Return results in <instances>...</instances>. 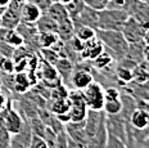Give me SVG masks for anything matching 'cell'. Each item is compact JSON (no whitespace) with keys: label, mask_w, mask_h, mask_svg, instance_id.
<instances>
[{"label":"cell","mask_w":149,"mask_h":148,"mask_svg":"<svg viewBox=\"0 0 149 148\" xmlns=\"http://www.w3.org/2000/svg\"><path fill=\"white\" fill-rule=\"evenodd\" d=\"M97 38L103 44L104 50L108 52L117 61L125 57L129 43L126 41L122 31L117 30H97Z\"/></svg>","instance_id":"obj_1"},{"label":"cell","mask_w":149,"mask_h":148,"mask_svg":"<svg viewBox=\"0 0 149 148\" xmlns=\"http://www.w3.org/2000/svg\"><path fill=\"white\" fill-rule=\"evenodd\" d=\"M130 14L123 9L105 8L98 12V30L121 31Z\"/></svg>","instance_id":"obj_2"},{"label":"cell","mask_w":149,"mask_h":148,"mask_svg":"<svg viewBox=\"0 0 149 148\" xmlns=\"http://www.w3.org/2000/svg\"><path fill=\"white\" fill-rule=\"evenodd\" d=\"M93 81H95L94 73H93L91 64H88L86 61H81L76 67H73V72L70 79V86L76 90H84Z\"/></svg>","instance_id":"obj_3"},{"label":"cell","mask_w":149,"mask_h":148,"mask_svg":"<svg viewBox=\"0 0 149 148\" xmlns=\"http://www.w3.org/2000/svg\"><path fill=\"white\" fill-rule=\"evenodd\" d=\"M23 117L18 113V111L13 107L10 101H8L7 106L0 112V124L4 126L10 135H15L21 131L23 126Z\"/></svg>","instance_id":"obj_4"},{"label":"cell","mask_w":149,"mask_h":148,"mask_svg":"<svg viewBox=\"0 0 149 148\" xmlns=\"http://www.w3.org/2000/svg\"><path fill=\"white\" fill-rule=\"evenodd\" d=\"M68 99H70V122H82L85 121L86 115H88V106L85 103V99L82 97L81 90H72L68 93Z\"/></svg>","instance_id":"obj_5"},{"label":"cell","mask_w":149,"mask_h":148,"mask_svg":"<svg viewBox=\"0 0 149 148\" xmlns=\"http://www.w3.org/2000/svg\"><path fill=\"white\" fill-rule=\"evenodd\" d=\"M82 97L89 110L103 111L104 106V88L100 82L93 81L89 86L81 90Z\"/></svg>","instance_id":"obj_6"},{"label":"cell","mask_w":149,"mask_h":148,"mask_svg":"<svg viewBox=\"0 0 149 148\" xmlns=\"http://www.w3.org/2000/svg\"><path fill=\"white\" fill-rule=\"evenodd\" d=\"M23 3L10 0V3L4 9L0 18H1V27L5 29H17V26L21 23V9Z\"/></svg>","instance_id":"obj_7"},{"label":"cell","mask_w":149,"mask_h":148,"mask_svg":"<svg viewBox=\"0 0 149 148\" xmlns=\"http://www.w3.org/2000/svg\"><path fill=\"white\" fill-rule=\"evenodd\" d=\"M121 31H122L123 36H125L126 41L129 44H132V43L143 41V36H144V32L147 30L143 27V24L136 18H134L132 16H129Z\"/></svg>","instance_id":"obj_8"},{"label":"cell","mask_w":149,"mask_h":148,"mask_svg":"<svg viewBox=\"0 0 149 148\" xmlns=\"http://www.w3.org/2000/svg\"><path fill=\"white\" fill-rule=\"evenodd\" d=\"M17 30L19 35L23 39V45L30 48L32 52H36V49H40L39 45V31H37L35 24L21 22L17 26Z\"/></svg>","instance_id":"obj_9"},{"label":"cell","mask_w":149,"mask_h":148,"mask_svg":"<svg viewBox=\"0 0 149 148\" xmlns=\"http://www.w3.org/2000/svg\"><path fill=\"white\" fill-rule=\"evenodd\" d=\"M121 88H122L123 93L132 97L138 103H149V80L144 82L131 81Z\"/></svg>","instance_id":"obj_10"},{"label":"cell","mask_w":149,"mask_h":148,"mask_svg":"<svg viewBox=\"0 0 149 148\" xmlns=\"http://www.w3.org/2000/svg\"><path fill=\"white\" fill-rule=\"evenodd\" d=\"M105 128L108 134L120 138L126 143V121L120 115H105Z\"/></svg>","instance_id":"obj_11"},{"label":"cell","mask_w":149,"mask_h":148,"mask_svg":"<svg viewBox=\"0 0 149 148\" xmlns=\"http://www.w3.org/2000/svg\"><path fill=\"white\" fill-rule=\"evenodd\" d=\"M103 50H104L103 44H102L100 40L95 36V38L84 41L82 49H81V52H80V59L86 61V62H91V61L95 59Z\"/></svg>","instance_id":"obj_12"},{"label":"cell","mask_w":149,"mask_h":148,"mask_svg":"<svg viewBox=\"0 0 149 148\" xmlns=\"http://www.w3.org/2000/svg\"><path fill=\"white\" fill-rule=\"evenodd\" d=\"M127 124L130 126H132L134 129L138 130H145L149 129V112L148 110H145L143 106H139L132 111L131 115H130L129 120H127Z\"/></svg>","instance_id":"obj_13"},{"label":"cell","mask_w":149,"mask_h":148,"mask_svg":"<svg viewBox=\"0 0 149 148\" xmlns=\"http://www.w3.org/2000/svg\"><path fill=\"white\" fill-rule=\"evenodd\" d=\"M98 12L95 9L85 5V8L81 10L74 20H72L73 26H79V24H85V26H90L93 29L98 30Z\"/></svg>","instance_id":"obj_14"},{"label":"cell","mask_w":149,"mask_h":148,"mask_svg":"<svg viewBox=\"0 0 149 148\" xmlns=\"http://www.w3.org/2000/svg\"><path fill=\"white\" fill-rule=\"evenodd\" d=\"M40 72H41V76H42V80H44L45 85H48L49 88H55V86L61 85L62 84V80L58 75L57 70L53 64L48 63L46 61L42 59L41 62V68H40Z\"/></svg>","instance_id":"obj_15"},{"label":"cell","mask_w":149,"mask_h":148,"mask_svg":"<svg viewBox=\"0 0 149 148\" xmlns=\"http://www.w3.org/2000/svg\"><path fill=\"white\" fill-rule=\"evenodd\" d=\"M41 10L33 4L32 1L27 0L23 3L22 9H21V22L35 24L40 17H41Z\"/></svg>","instance_id":"obj_16"},{"label":"cell","mask_w":149,"mask_h":148,"mask_svg":"<svg viewBox=\"0 0 149 148\" xmlns=\"http://www.w3.org/2000/svg\"><path fill=\"white\" fill-rule=\"evenodd\" d=\"M54 67H55V70H57L61 80H62V84H68V86H70V79H71V75H72V72H73L74 64L71 62L68 58L61 57L59 59L55 62Z\"/></svg>","instance_id":"obj_17"},{"label":"cell","mask_w":149,"mask_h":148,"mask_svg":"<svg viewBox=\"0 0 149 148\" xmlns=\"http://www.w3.org/2000/svg\"><path fill=\"white\" fill-rule=\"evenodd\" d=\"M0 41L5 43V44L14 47V48L23 45L22 36L19 35V32L15 29H5V27H1L0 29Z\"/></svg>","instance_id":"obj_18"},{"label":"cell","mask_w":149,"mask_h":148,"mask_svg":"<svg viewBox=\"0 0 149 148\" xmlns=\"http://www.w3.org/2000/svg\"><path fill=\"white\" fill-rule=\"evenodd\" d=\"M46 13L54 20V22L57 23V26L59 23H63V22H66V21L71 20L70 16H68L67 9H66V5L61 4V3L53 1V4L50 5V8L48 9Z\"/></svg>","instance_id":"obj_19"},{"label":"cell","mask_w":149,"mask_h":148,"mask_svg":"<svg viewBox=\"0 0 149 148\" xmlns=\"http://www.w3.org/2000/svg\"><path fill=\"white\" fill-rule=\"evenodd\" d=\"M13 90L15 93H19V94H23V93H27V90L32 86V80L29 77L26 72H17L15 75L13 76Z\"/></svg>","instance_id":"obj_20"},{"label":"cell","mask_w":149,"mask_h":148,"mask_svg":"<svg viewBox=\"0 0 149 148\" xmlns=\"http://www.w3.org/2000/svg\"><path fill=\"white\" fill-rule=\"evenodd\" d=\"M36 29L39 32H57V23L54 22V20L49 16L48 13H42L41 17L37 20V22L35 23Z\"/></svg>","instance_id":"obj_21"},{"label":"cell","mask_w":149,"mask_h":148,"mask_svg":"<svg viewBox=\"0 0 149 148\" xmlns=\"http://www.w3.org/2000/svg\"><path fill=\"white\" fill-rule=\"evenodd\" d=\"M147 80H149V62L141 61L132 70V81L144 82Z\"/></svg>","instance_id":"obj_22"},{"label":"cell","mask_w":149,"mask_h":148,"mask_svg":"<svg viewBox=\"0 0 149 148\" xmlns=\"http://www.w3.org/2000/svg\"><path fill=\"white\" fill-rule=\"evenodd\" d=\"M57 35L59 40L62 41H68L71 40L74 36V26H73V22L71 20L66 21L63 23H59L57 27Z\"/></svg>","instance_id":"obj_23"},{"label":"cell","mask_w":149,"mask_h":148,"mask_svg":"<svg viewBox=\"0 0 149 148\" xmlns=\"http://www.w3.org/2000/svg\"><path fill=\"white\" fill-rule=\"evenodd\" d=\"M74 36L81 41H86L97 36V30L85 24H79V26H74Z\"/></svg>","instance_id":"obj_24"},{"label":"cell","mask_w":149,"mask_h":148,"mask_svg":"<svg viewBox=\"0 0 149 148\" xmlns=\"http://www.w3.org/2000/svg\"><path fill=\"white\" fill-rule=\"evenodd\" d=\"M59 41L57 32H39V45L41 48H52Z\"/></svg>","instance_id":"obj_25"},{"label":"cell","mask_w":149,"mask_h":148,"mask_svg":"<svg viewBox=\"0 0 149 148\" xmlns=\"http://www.w3.org/2000/svg\"><path fill=\"white\" fill-rule=\"evenodd\" d=\"M122 110V99H112V101H104L103 112L105 115H118Z\"/></svg>","instance_id":"obj_26"},{"label":"cell","mask_w":149,"mask_h":148,"mask_svg":"<svg viewBox=\"0 0 149 148\" xmlns=\"http://www.w3.org/2000/svg\"><path fill=\"white\" fill-rule=\"evenodd\" d=\"M85 5L86 4L84 3V0H71L68 4H66V9L68 12V16H70L71 21L74 20L81 13V10L85 8Z\"/></svg>","instance_id":"obj_27"},{"label":"cell","mask_w":149,"mask_h":148,"mask_svg":"<svg viewBox=\"0 0 149 148\" xmlns=\"http://www.w3.org/2000/svg\"><path fill=\"white\" fill-rule=\"evenodd\" d=\"M0 73H4V75L15 73L13 58L5 57V55H0Z\"/></svg>","instance_id":"obj_28"},{"label":"cell","mask_w":149,"mask_h":148,"mask_svg":"<svg viewBox=\"0 0 149 148\" xmlns=\"http://www.w3.org/2000/svg\"><path fill=\"white\" fill-rule=\"evenodd\" d=\"M30 148H50L48 144V142L45 140L44 137H40V135L32 134L30 142Z\"/></svg>","instance_id":"obj_29"},{"label":"cell","mask_w":149,"mask_h":148,"mask_svg":"<svg viewBox=\"0 0 149 148\" xmlns=\"http://www.w3.org/2000/svg\"><path fill=\"white\" fill-rule=\"evenodd\" d=\"M105 148H127V146H126L125 142L121 140L120 138L114 137V135L108 134L107 144H105Z\"/></svg>","instance_id":"obj_30"},{"label":"cell","mask_w":149,"mask_h":148,"mask_svg":"<svg viewBox=\"0 0 149 148\" xmlns=\"http://www.w3.org/2000/svg\"><path fill=\"white\" fill-rule=\"evenodd\" d=\"M54 148H68V135L66 130H61L57 133Z\"/></svg>","instance_id":"obj_31"},{"label":"cell","mask_w":149,"mask_h":148,"mask_svg":"<svg viewBox=\"0 0 149 148\" xmlns=\"http://www.w3.org/2000/svg\"><path fill=\"white\" fill-rule=\"evenodd\" d=\"M84 3L95 10H102V9H105L108 7L109 0H84Z\"/></svg>","instance_id":"obj_32"},{"label":"cell","mask_w":149,"mask_h":148,"mask_svg":"<svg viewBox=\"0 0 149 148\" xmlns=\"http://www.w3.org/2000/svg\"><path fill=\"white\" fill-rule=\"evenodd\" d=\"M0 148H10V134L0 124Z\"/></svg>","instance_id":"obj_33"},{"label":"cell","mask_w":149,"mask_h":148,"mask_svg":"<svg viewBox=\"0 0 149 148\" xmlns=\"http://www.w3.org/2000/svg\"><path fill=\"white\" fill-rule=\"evenodd\" d=\"M30 1H32L41 10V13H46L48 9L50 8V5L53 4V0H30Z\"/></svg>","instance_id":"obj_34"},{"label":"cell","mask_w":149,"mask_h":148,"mask_svg":"<svg viewBox=\"0 0 149 148\" xmlns=\"http://www.w3.org/2000/svg\"><path fill=\"white\" fill-rule=\"evenodd\" d=\"M8 101H9V99H8L7 97H5V94L0 91V112H1V111L4 110V107H5V106H7Z\"/></svg>","instance_id":"obj_35"},{"label":"cell","mask_w":149,"mask_h":148,"mask_svg":"<svg viewBox=\"0 0 149 148\" xmlns=\"http://www.w3.org/2000/svg\"><path fill=\"white\" fill-rule=\"evenodd\" d=\"M143 59L149 62V45H144V50H143Z\"/></svg>","instance_id":"obj_36"},{"label":"cell","mask_w":149,"mask_h":148,"mask_svg":"<svg viewBox=\"0 0 149 148\" xmlns=\"http://www.w3.org/2000/svg\"><path fill=\"white\" fill-rule=\"evenodd\" d=\"M143 43H144L145 45H149V30L144 32V36H143Z\"/></svg>","instance_id":"obj_37"},{"label":"cell","mask_w":149,"mask_h":148,"mask_svg":"<svg viewBox=\"0 0 149 148\" xmlns=\"http://www.w3.org/2000/svg\"><path fill=\"white\" fill-rule=\"evenodd\" d=\"M53 1H55V3H61V4L66 5V4H68V3L71 1V0H53Z\"/></svg>","instance_id":"obj_38"},{"label":"cell","mask_w":149,"mask_h":148,"mask_svg":"<svg viewBox=\"0 0 149 148\" xmlns=\"http://www.w3.org/2000/svg\"><path fill=\"white\" fill-rule=\"evenodd\" d=\"M1 86H3L1 85V75H0V88H1Z\"/></svg>","instance_id":"obj_39"},{"label":"cell","mask_w":149,"mask_h":148,"mask_svg":"<svg viewBox=\"0 0 149 148\" xmlns=\"http://www.w3.org/2000/svg\"><path fill=\"white\" fill-rule=\"evenodd\" d=\"M143 1H145V3H147V4L149 5V0H143Z\"/></svg>","instance_id":"obj_40"},{"label":"cell","mask_w":149,"mask_h":148,"mask_svg":"<svg viewBox=\"0 0 149 148\" xmlns=\"http://www.w3.org/2000/svg\"><path fill=\"white\" fill-rule=\"evenodd\" d=\"M0 29H1V18H0Z\"/></svg>","instance_id":"obj_41"}]
</instances>
